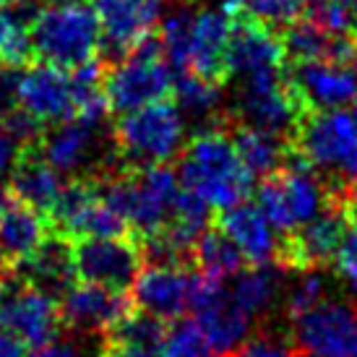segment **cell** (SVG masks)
<instances>
[{
	"mask_svg": "<svg viewBox=\"0 0 357 357\" xmlns=\"http://www.w3.org/2000/svg\"><path fill=\"white\" fill-rule=\"evenodd\" d=\"M256 199L271 227H277L282 235H289L326 206L328 185L324 175H316V169L307 167L292 149L287 167L261 180Z\"/></svg>",
	"mask_w": 357,
	"mask_h": 357,
	"instance_id": "ba28073f",
	"label": "cell"
},
{
	"mask_svg": "<svg viewBox=\"0 0 357 357\" xmlns=\"http://www.w3.org/2000/svg\"><path fill=\"white\" fill-rule=\"evenodd\" d=\"M16 81H19V70H10L8 66L0 63V123L16 109Z\"/></svg>",
	"mask_w": 357,
	"mask_h": 357,
	"instance_id": "d590c367",
	"label": "cell"
},
{
	"mask_svg": "<svg viewBox=\"0 0 357 357\" xmlns=\"http://www.w3.org/2000/svg\"><path fill=\"white\" fill-rule=\"evenodd\" d=\"M193 313H196L193 321L199 324L208 349H214L217 357L235 355L240 349V344L253 334V331H250L253 318H250L248 313H243V310L232 303V298L227 295V289H225V295H219L214 303H208V305L199 307V310H193Z\"/></svg>",
	"mask_w": 357,
	"mask_h": 357,
	"instance_id": "cb8c5ba5",
	"label": "cell"
},
{
	"mask_svg": "<svg viewBox=\"0 0 357 357\" xmlns=\"http://www.w3.org/2000/svg\"><path fill=\"white\" fill-rule=\"evenodd\" d=\"M16 107L26 112L31 120H37L45 130L73 120L76 100L70 73L42 63L24 68L16 81Z\"/></svg>",
	"mask_w": 357,
	"mask_h": 357,
	"instance_id": "9a60e30c",
	"label": "cell"
},
{
	"mask_svg": "<svg viewBox=\"0 0 357 357\" xmlns=\"http://www.w3.org/2000/svg\"><path fill=\"white\" fill-rule=\"evenodd\" d=\"M190 264L199 268V274L222 282V279H227V277H238L240 271H243L245 258H243L238 245H235L225 232H219L217 227H211V229H206L199 238V243L193 245Z\"/></svg>",
	"mask_w": 357,
	"mask_h": 357,
	"instance_id": "484cf974",
	"label": "cell"
},
{
	"mask_svg": "<svg viewBox=\"0 0 357 357\" xmlns=\"http://www.w3.org/2000/svg\"><path fill=\"white\" fill-rule=\"evenodd\" d=\"M8 204H10V193L6 188H0V219H3V214H6Z\"/></svg>",
	"mask_w": 357,
	"mask_h": 357,
	"instance_id": "ab89813d",
	"label": "cell"
},
{
	"mask_svg": "<svg viewBox=\"0 0 357 357\" xmlns=\"http://www.w3.org/2000/svg\"><path fill=\"white\" fill-rule=\"evenodd\" d=\"M100 357H120V355H115V352H112L109 347H105V349H102V355H100Z\"/></svg>",
	"mask_w": 357,
	"mask_h": 357,
	"instance_id": "7bdbcfd3",
	"label": "cell"
},
{
	"mask_svg": "<svg viewBox=\"0 0 357 357\" xmlns=\"http://www.w3.org/2000/svg\"><path fill=\"white\" fill-rule=\"evenodd\" d=\"M66 185H68V180L42 157L40 144L24 149L13 175L8 178L10 199L29 208H37L45 217H50L52 208L58 206Z\"/></svg>",
	"mask_w": 357,
	"mask_h": 357,
	"instance_id": "44dd1931",
	"label": "cell"
},
{
	"mask_svg": "<svg viewBox=\"0 0 357 357\" xmlns=\"http://www.w3.org/2000/svg\"><path fill=\"white\" fill-rule=\"evenodd\" d=\"M0 357H26V344H21L10 331L0 326Z\"/></svg>",
	"mask_w": 357,
	"mask_h": 357,
	"instance_id": "74e56055",
	"label": "cell"
},
{
	"mask_svg": "<svg viewBox=\"0 0 357 357\" xmlns=\"http://www.w3.org/2000/svg\"><path fill=\"white\" fill-rule=\"evenodd\" d=\"M178 175L183 188L199 196L214 211H227L243 204L253 188V175L240 162L225 126V115L185 144Z\"/></svg>",
	"mask_w": 357,
	"mask_h": 357,
	"instance_id": "6da1fadb",
	"label": "cell"
},
{
	"mask_svg": "<svg viewBox=\"0 0 357 357\" xmlns=\"http://www.w3.org/2000/svg\"><path fill=\"white\" fill-rule=\"evenodd\" d=\"M172 91H175V70L169 68L157 37H151L139 50L105 68V94L109 102V112L120 118L157 102H167Z\"/></svg>",
	"mask_w": 357,
	"mask_h": 357,
	"instance_id": "52a82bcc",
	"label": "cell"
},
{
	"mask_svg": "<svg viewBox=\"0 0 357 357\" xmlns=\"http://www.w3.org/2000/svg\"><path fill=\"white\" fill-rule=\"evenodd\" d=\"M307 167L357 188V126L344 109H307L289 136Z\"/></svg>",
	"mask_w": 357,
	"mask_h": 357,
	"instance_id": "8992f818",
	"label": "cell"
},
{
	"mask_svg": "<svg viewBox=\"0 0 357 357\" xmlns=\"http://www.w3.org/2000/svg\"><path fill=\"white\" fill-rule=\"evenodd\" d=\"M289 331L303 357H357V303L326 298Z\"/></svg>",
	"mask_w": 357,
	"mask_h": 357,
	"instance_id": "8fae6325",
	"label": "cell"
},
{
	"mask_svg": "<svg viewBox=\"0 0 357 357\" xmlns=\"http://www.w3.org/2000/svg\"><path fill=\"white\" fill-rule=\"evenodd\" d=\"M225 126L229 130V139L235 144L243 167L248 169L253 178H268L279 169L287 167V159L292 154V144L289 139L266 133V130L250 128L243 126L235 118H225Z\"/></svg>",
	"mask_w": 357,
	"mask_h": 357,
	"instance_id": "603a6c76",
	"label": "cell"
},
{
	"mask_svg": "<svg viewBox=\"0 0 357 357\" xmlns=\"http://www.w3.org/2000/svg\"><path fill=\"white\" fill-rule=\"evenodd\" d=\"M324 180L328 185L326 206L300 229L282 235L277 253L279 271H295V274L324 271L337 261V250L352 219V196L357 188H347L328 178Z\"/></svg>",
	"mask_w": 357,
	"mask_h": 357,
	"instance_id": "5b68a950",
	"label": "cell"
},
{
	"mask_svg": "<svg viewBox=\"0 0 357 357\" xmlns=\"http://www.w3.org/2000/svg\"><path fill=\"white\" fill-rule=\"evenodd\" d=\"M91 10L100 21L105 50L120 60L159 31L165 0H91Z\"/></svg>",
	"mask_w": 357,
	"mask_h": 357,
	"instance_id": "4fadbf2b",
	"label": "cell"
},
{
	"mask_svg": "<svg viewBox=\"0 0 357 357\" xmlns=\"http://www.w3.org/2000/svg\"><path fill=\"white\" fill-rule=\"evenodd\" d=\"M40 151L68 180H100L118 172V159H115L112 144L105 146L102 141V126L79 118L66 120L45 130L40 139Z\"/></svg>",
	"mask_w": 357,
	"mask_h": 357,
	"instance_id": "9c48e42d",
	"label": "cell"
},
{
	"mask_svg": "<svg viewBox=\"0 0 357 357\" xmlns=\"http://www.w3.org/2000/svg\"><path fill=\"white\" fill-rule=\"evenodd\" d=\"M13 274L26 279L29 284L52 292L55 298H63V292L76 282V268H73V243L63 235H52L34 256L16 268Z\"/></svg>",
	"mask_w": 357,
	"mask_h": 357,
	"instance_id": "d4e9b609",
	"label": "cell"
},
{
	"mask_svg": "<svg viewBox=\"0 0 357 357\" xmlns=\"http://www.w3.org/2000/svg\"><path fill=\"white\" fill-rule=\"evenodd\" d=\"M326 300V279L321 271H307V274H298V282L287 289L284 298V316L292 324L295 318L305 316L307 310H313Z\"/></svg>",
	"mask_w": 357,
	"mask_h": 357,
	"instance_id": "1f68e13d",
	"label": "cell"
},
{
	"mask_svg": "<svg viewBox=\"0 0 357 357\" xmlns=\"http://www.w3.org/2000/svg\"><path fill=\"white\" fill-rule=\"evenodd\" d=\"M183 112L172 100L157 102L118 118L112 128V149L118 169H146L169 165L185 149Z\"/></svg>",
	"mask_w": 357,
	"mask_h": 357,
	"instance_id": "277c9868",
	"label": "cell"
},
{
	"mask_svg": "<svg viewBox=\"0 0 357 357\" xmlns=\"http://www.w3.org/2000/svg\"><path fill=\"white\" fill-rule=\"evenodd\" d=\"M31 50L42 66L60 70L84 68L97 63L102 50L100 21L91 6H40L31 16Z\"/></svg>",
	"mask_w": 357,
	"mask_h": 357,
	"instance_id": "3957f363",
	"label": "cell"
},
{
	"mask_svg": "<svg viewBox=\"0 0 357 357\" xmlns=\"http://www.w3.org/2000/svg\"><path fill=\"white\" fill-rule=\"evenodd\" d=\"M172 100L180 107V112L185 109L193 118H211V123H217L222 118V115H217L219 102H222V86L214 81L201 79L190 70L175 76Z\"/></svg>",
	"mask_w": 357,
	"mask_h": 357,
	"instance_id": "f546056e",
	"label": "cell"
},
{
	"mask_svg": "<svg viewBox=\"0 0 357 357\" xmlns=\"http://www.w3.org/2000/svg\"><path fill=\"white\" fill-rule=\"evenodd\" d=\"M29 357H84V349L73 342V339H55L45 347L34 349Z\"/></svg>",
	"mask_w": 357,
	"mask_h": 357,
	"instance_id": "8d00e7d4",
	"label": "cell"
},
{
	"mask_svg": "<svg viewBox=\"0 0 357 357\" xmlns=\"http://www.w3.org/2000/svg\"><path fill=\"white\" fill-rule=\"evenodd\" d=\"M55 235L50 217L10 199L0 219V266L8 274L21 268Z\"/></svg>",
	"mask_w": 357,
	"mask_h": 357,
	"instance_id": "d6986e66",
	"label": "cell"
},
{
	"mask_svg": "<svg viewBox=\"0 0 357 357\" xmlns=\"http://www.w3.org/2000/svg\"><path fill=\"white\" fill-rule=\"evenodd\" d=\"M229 79H261V76H277L287 70V55L282 45V34L266 24L253 19L250 13H235V29L227 50Z\"/></svg>",
	"mask_w": 357,
	"mask_h": 357,
	"instance_id": "5bb4252c",
	"label": "cell"
},
{
	"mask_svg": "<svg viewBox=\"0 0 357 357\" xmlns=\"http://www.w3.org/2000/svg\"><path fill=\"white\" fill-rule=\"evenodd\" d=\"M100 190L107 206L126 222L130 238L144 243L169 225L183 183L175 167L157 165L146 169H118L100 178Z\"/></svg>",
	"mask_w": 357,
	"mask_h": 357,
	"instance_id": "7a4b0ae2",
	"label": "cell"
},
{
	"mask_svg": "<svg viewBox=\"0 0 357 357\" xmlns=\"http://www.w3.org/2000/svg\"><path fill=\"white\" fill-rule=\"evenodd\" d=\"M229 357H303L289 328H277L264 324L250 334L235 355Z\"/></svg>",
	"mask_w": 357,
	"mask_h": 357,
	"instance_id": "4dcf8cb0",
	"label": "cell"
},
{
	"mask_svg": "<svg viewBox=\"0 0 357 357\" xmlns=\"http://www.w3.org/2000/svg\"><path fill=\"white\" fill-rule=\"evenodd\" d=\"M24 3L19 0L16 6L0 10V63L8 66L10 70L29 68L34 50H31V13H24Z\"/></svg>",
	"mask_w": 357,
	"mask_h": 357,
	"instance_id": "4316f807",
	"label": "cell"
},
{
	"mask_svg": "<svg viewBox=\"0 0 357 357\" xmlns=\"http://www.w3.org/2000/svg\"><path fill=\"white\" fill-rule=\"evenodd\" d=\"M6 277H8V271H6V268L0 266V282H3V279H6Z\"/></svg>",
	"mask_w": 357,
	"mask_h": 357,
	"instance_id": "f6af8a7d",
	"label": "cell"
},
{
	"mask_svg": "<svg viewBox=\"0 0 357 357\" xmlns=\"http://www.w3.org/2000/svg\"><path fill=\"white\" fill-rule=\"evenodd\" d=\"M19 0H0V10H6V8H10V6H16Z\"/></svg>",
	"mask_w": 357,
	"mask_h": 357,
	"instance_id": "b9f144b4",
	"label": "cell"
},
{
	"mask_svg": "<svg viewBox=\"0 0 357 357\" xmlns=\"http://www.w3.org/2000/svg\"><path fill=\"white\" fill-rule=\"evenodd\" d=\"M279 295V277L277 266H250L243 268L235 282H232V292L229 298L232 303L248 313L250 318L264 316L268 307L274 305Z\"/></svg>",
	"mask_w": 357,
	"mask_h": 357,
	"instance_id": "83f0119b",
	"label": "cell"
},
{
	"mask_svg": "<svg viewBox=\"0 0 357 357\" xmlns=\"http://www.w3.org/2000/svg\"><path fill=\"white\" fill-rule=\"evenodd\" d=\"M214 3H217V6H219L222 10H227V13H232V16H235V13H240V10L245 8V0H214Z\"/></svg>",
	"mask_w": 357,
	"mask_h": 357,
	"instance_id": "f35d334b",
	"label": "cell"
},
{
	"mask_svg": "<svg viewBox=\"0 0 357 357\" xmlns=\"http://www.w3.org/2000/svg\"><path fill=\"white\" fill-rule=\"evenodd\" d=\"M334 266H337L339 277L344 279L352 289H357V211L355 208H352V219H349L347 232H344L342 245L337 250Z\"/></svg>",
	"mask_w": 357,
	"mask_h": 357,
	"instance_id": "836d02e7",
	"label": "cell"
},
{
	"mask_svg": "<svg viewBox=\"0 0 357 357\" xmlns=\"http://www.w3.org/2000/svg\"><path fill=\"white\" fill-rule=\"evenodd\" d=\"M214 227L225 232L243 258L253 266H277L279 240L271 229V222L264 217V211L253 204H238V206L219 211L214 217Z\"/></svg>",
	"mask_w": 357,
	"mask_h": 357,
	"instance_id": "ffe728a7",
	"label": "cell"
},
{
	"mask_svg": "<svg viewBox=\"0 0 357 357\" xmlns=\"http://www.w3.org/2000/svg\"><path fill=\"white\" fill-rule=\"evenodd\" d=\"M303 6L305 0H245L243 10L282 34L289 24H295L303 16Z\"/></svg>",
	"mask_w": 357,
	"mask_h": 357,
	"instance_id": "d6a6232c",
	"label": "cell"
},
{
	"mask_svg": "<svg viewBox=\"0 0 357 357\" xmlns=\"http://www.w3.org/2000/svg\"><path fill=\"white\" fill-rule=\"evenodd\" d=\"M0 326L26 347H45L63 328L60 298L29 284L19 274H8L0 282Z\"/></svg>",
	"mask_w": 357,
	"mask_h": 357,
	"instance_id": "30bf717a",
	"label": "cell"
},
{
	"mask_svg": "<svg viewBox=\"0 0 357 357\" xmlns=\"http://www.w3.org/2000/svg\"><path fill=\"white\" fill-rule=\"evenodd\" d=\"M24 149H26V146H21L19 141L13 139L8 130L0 126V180L13 175V169H16V165H19Z\"/></svg>",
	"mask_w": 357,
	"mask_h": 357,
	"instance_id": "e575fe53",
	"label": "cell"
},
{
	"mask_svg": "<svg viewBox=\"0 0 357 357\" xmlns=\"http://www.w3.org/2000/svg\"><path fill=\"white\" fill-rule=\"evenodd\" d=\"M144 266L141 243L133 238H91L73 243L76 282L128 292Z\"/></svg>",
	"mask_w": 357,
	"mask_h": 357,
	"instance_id": "7c38bea8",
	"label": "cell"
},
{
	"mask_svg": "<svg viewBox=\"0 0 357 357\" xmlns=\"http://www.w3.org/2000/svg\"><path fill=\"white\" fill-rule=\"evenodd\" d=\"M349 115H352V120H355V126H357V100L352 102V112H349Z\"/></svg>",
	"mask_w": 357,
	"mask_h": 357,
	"instance_id": "ee69618b",
	"label": "cell"
},
{
	"mask_svg": "<svg viewBox=\"0 0 357 357\" xmlns=\"http://www.w3.org/2000/svg\"><path fill=\"white\" fill-rule=\"evenodd\" d=\"M130 292H118L89 282H73L60 298L63 326L76 334H105L118 328L133 313Z\"/></svg>",
	"mask_w": 357,
	"mask_h": 357,
	"instance_id": "2e32d148",
	"label": "cell"
},
{
	"mask_svg": "<svg viewBox=\"0 0 357 357\" xmlns=\"http://www.w3.org/2000/svg\"><path fill=\"white\" fill-rule=\"evenodd\" d=\"M193 6H178L169 10L162 19V26L157 31V40L162 45V52L167 58L169 68L175 73H185L188 70V55H190V31H193V19H196Z\"/></svg>",
	"mask_w": 357,
	"mask_h": 357,
	"instance_id": "f1b7e54d",
	"label": "cell"
},
{
	"mask_svg": "<svg viewBox=\"0 0 357 357\" xmlns=\"http://www.w3.org/2000/svg\"><path fill=\"white\" fill-rule=\"evenodd\" d=\"M287 76L307 109H339L357 100V76L344 66L303 63L287 66Z\"/></svg>",
	"mask_w": 357,
	"mask_h": 357,
	"instance_id": "7402d4cb",
	"label": "cell"
},
{
	"mask_svg": "<svg viewBox=\"0 0 357 357\" xmlns=\"http://www.w3.org/2000/svg\"><path fill=\"white\" fill-rule=\"evenodd\" d=\"M193 274L185 266H157L146 264L130 287V300L139 313L157 318L162 324H175L190 307Z\"/></svg>",
	"mask_w": 357,
	"mask_h": 357,
	"instance_id": "e0dca14e",
	"label": "cell"
},
{
	"mask_svg": "<svg viewBox=\"0 0 357 357\" xmlns=\"http://www.w3.org/2000/svg\"><path fill=\"white\" fill-rule=\"evenodd\" d=\"M235 29V16L222 8H199L190 31L188 70L201 79L225 84L229 81L227 50Z\"/></svg>",
	"mask_w": 357,
	"mask_h": 357,
	"instance_id": "ac0fdd59",
	"label": "cell"
},
{
	"mask_svg": "<svg viewBox=\"0 0 357 357\" xmlns=\"http://www.w3.org/2000/svg\"><path fill=\"white\" fill-rule=\"evenodd\" d=\"M45 6H68V3H81V0H42Z\"/></svg>",
	"mask_w": 357,
	"mask_h": 357,
	"instance_id": "60d3db41",
	"label": "cell"
}]
</instances>
